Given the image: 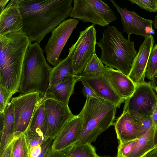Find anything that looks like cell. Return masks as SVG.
<instances>
[{
  "label": "cell",
  "mask_w": 157,
  "mask_h": 157,
  "mask_svg": "<svg viewBox=\"0 0 157 157\" xmlns=\"http://www.w3.org/2000/svg\"><path fill=\"white\" fill-rule=\"evenodd\" d=\"M23 20L22 33L39 43L69 16L72 0H15Z\"/></svg>",
  "instance_id": "1"
},
{
  "label": "cell",
  "mask_w": 157,
  "mask_h": 157,
  "mask_svg": "<svg viewBox=\"0 0 157 157\" xmlns=\"http://www.w3.org/2000/svg\"><path fill=\"white\" fill-rule=\"evenodd\" d=\"M31 42L22 33L0 35V85L13 94L18 92L25 55Z\"/></svg>",
  "instance_id": "2"
},
{
  "label": "cell",
  "mask_w": 157,
  "mask_h": 157,
  "mask_svg": "<svg viewBox=\"0 0 157 157\" xmlns=\"http://www.w3.org/2000/svg\"><path fill=\"white\" fill-rule=\"evenodd\" d=\"M117 107L98 97H87L78 115L82 121V130L75 144L94 142L98 136L113 125Z\"/></svg>",
  "instance_id": "3"
},
{
  "label": "cell",
  "mask_w": 157,
  "mask_h": 157,
  "mask_svg": "<svg viewBox=\"0 0 157 157\" xmlns=\"http://www.w3.org/2000/svg\"><path fill=\"white\" fill-rule=\"evenodd\" d=\"M97 44L101 50L100 60L106 67L115 68L128 77L137 54L134 43L124 38L115 26H108Z\"/></svg>",
  "instance_id": "4"
},
{
  "label": "cell",
  "mask_w": 157,
  "mask_h": 157,
  "mask_svg": "<svg viewBox=\"0 0 157 157\" xmlns=\"http://www.w3.org/2000/svg\"><path fill=\"white\" fill-rule=\"evenodd\" d=\"M40 43H30L25 53L18 90L21 94L37 92L44 97L48 89L52 68L47 63Z\"/></svg>",
  "instance_id": "5"
},
{
  "label": "cell",
  "mask_w": 157,
  "mask_h": 157,
  "mask_svg": "<svg viewBox=\"0 0 157 157\" xmlns=\"http://www.w3.org/2000/svg\"><path fill=\"white\" fill-rule=\"evenodd\" d=\"M74 6L69 16L90 22L94 25L108 26L117 18L113 10L101 0H74Z\"/></svg>",
  "instance_id": "6"
},
{
  "label": "cell",
  "mask_w": 157,
  "mask_h": 157,
  "mask_svg": "<svg viewBox=\"0 0 157 157\" xmlns=\"http://www.w3.org/2000/svg\"><path fill=\"white\" fill-rule=\"evenodd\" d=\"M76 42L69 48L74 73L80 75L95 53L96 32L92 25L79 32Z\"/></svg>",
  "instance_id": "7"
},
{
  "label": "cell",
  "mask_w": 157,
  "mask_h": 157,
  "mask_svg": "<svg viewBox=\"0 0 157 157\" xmlns=\"http://www.w3.org/2000/svg\"><path fill=\"white\" fill-rule=\"evenodd\" d=\"M41 96L37 92L21 94L11 99L14 117V135L17 136L27 130Z\"/></svg>",
  "instance_id": "8"
},
{
  "label": "cell",
  "mask_w": 157,
  "mask_h": 157,
  "mask_svg": "<svg viewBox=\"0 0 157 157\" xmlns=\"http://www.w3.org/2000/svg\"><path fill=\"white\" fill-rule=\"evenodd\" d=\"M157 102V95L150 81L136 85L132 95L125 101L123 111L151 116Z\"/></svg>",
  "instance_id": "9"
},
{
  "label": "cell",
  "mask_w": 157,
  "mask_h": 157,
  "mask_svg": "<svg viewBox=\"0 0 157 157\" xmlns=\"http://www.w3.org/2000/svg\"><path fill=\"white\" fill-rule=\"evenodd\" d=\"M78 21L74 18L64 20L52 30L45 51L47 60L54 67L58 64L61 51Z\"/></svg>",
  "instance_id": "10"
},
{
  "label": "cell",
  "mask_w": 157,
  "mask_h": 157,
  "mask_svg": "<svg viewBox=\"0 0 157 157\" xmlns=\"http://www.w3.org/2000/svg\"><path fill=\"white\" fill-rule=\"evenodd\" d=\"M44 106L48 120V128L45 137L46 140L49 138L54 139L67 122L75 115L68 106L52 99L44 98Z\"/></svg>",
  "instance_id": "11"
},
{
  "label": "cell",
  "mask_w": 157,
  "mask_h": 157,
  "mask_svg": "<svg viewBox=\"0 0 157 157\" xmlns=\"http://www.w3.org/2000/svg\"><path fill=\"white\" fill-rule=\"evenodd\" d=\"M110 1L120 15L123 31L127 34L128 40H130V36L132 34L141 36L144 38L155 34L152 27L154 21L144 18L135 12L130 11L125 7L123 8L120 7L114 0H110Z\"/></svg>",
  "instance_id": "12"
},
{
  "label": "cell",
  "mask_w": 157,
  "mask_h": 157,
  "mask_svg": "<svg viewBox=\"0 0 157 157\" xmlns=\"http://www.w3.org/2000/svg\"><path fill=\"white\" fill-rule=\"evenodd\" d=\"M79 76V81L90 87L98 97L109 101L117 108H120L125 101L115 90L105 74L101 75Z\"/></svg>",
  "instance_id": "13"
},
{
  "label": "cell",
  "mask_w": 157,
  "mask_h": 157,
  "mask_svg": "<svg viewBox=\"0 0 157 157\" xmlns=\"http://www.w3.org/2000/svg\"><path fill=\"white\" fill-rule=\"evenodd\" d=\"M154 42L152 35L145 38L132 61L128 77L136 85L146 82L144 80L146 68Z\"/></svg>",
  "instance_id": "14"
},
{
  "label": "cell",
  "mask_w": 157,
  "mask_h": 157,
  "mask_svg": "<svg viewBox=\"0 0 157 157\" xmlns=\"http://www.w3.org/2000/svg\"><path fill=\"white\" fill-rule=\"evenodd\" d=\"M82 121L78 115H74L65 124L54 139L52 148L53 151L63 149L74 145L82 131Z\"/></svg>",
  "instance_id": "15"
},
{
  "label": "cell",
  "mask_w": 157,
  "mask_h": 157,
  "mask_svg": "<svg viewBox=\"0 0 157 157\" xmlns=\"http://www.w3.org/2000/svg\"><path fill=\"white\" fill-rule=\"evenodd\" d=\"M23 28L22 18L15 0H11L0 13V35L22 33Z\"/></svg>",
  "instance_id": "16"
},
{
  "label": "cell",
  "mask_w": 157,
  "mask_h": 157,
  "mask_svg": "<svg viewBox=\"0 0 157 157\" xmlns=\"http://www.w3.org/2000/svg\"><path fill=\"white\" fill-rule=\"evenodd\" d=\"M105 74L122 99L125 101L132 95L136 85L128 76L118 70L106 66Z\"/></svg>",
  "instance_id": "17"
},
{
  "label": "cell",
  "mask_w": 157,
  "mask_h": 157,
  "mask_svg": "<svg viewBox=\"0 0 157 157\" xmlns=\"http://www.w3.org/2000/svg\"><path fill=\"white\" fill-rule=\"evenodd\" d=\"M113 125L120 143L138 139V132L136 124L128 111H123L122 114L117 119Z\"/></svg>",
  "instance_id": "18"
},
{
  "label": "cell",
  "mask_w": 157,
  "mask_h": 157,
  "mask_svg": "<svg viewBox=\"0 0 157 157\" xmlns=\"http://www.w3.org/2000/svg\"><path fill=\"white\" fill-rule=\"evenodd\" d=\"M79 79V75H76L56 85L49 86L43 97L56 100L68 106L70 97L74 93L75 85Z\"/></svg>",
  "instance_id": "19"
},
{
  "label": "cell",
  "mask_w": 157,
  "mask_h": 157,
  "mask_svg": "<svg viewBox=\"0 0 157 157\" xmlns=\"http://www.w3.org/2000/svg\"><path fill=\"white\" fill-rule=\"evenodd\" d=\"M44 97H41L25 134L45 138L48 128V120L44 108Z\"/></svg>",
  "instance_id": "20"
},
{
  "label": "cell",
  "mask_w": 157,
  "mask_h": 157,
  "mask_svg": "<svg viewBox=\"0 0 157 157\" xmlns=\"http://www.w3.org/2000/svg\"><path fill=\"white\" fill-rule=\"evenodd\" d=\"M3 114V125L2 131L0 132V156L2 154L7 146L15 137L13 107L11 101L6 108Z\"/></svg>",
  "instance_id": "21"
},
{
  "label": "cell",
  "mask_w": 157,
  "mask_h": 157,
  "mask_svg": "<svg viewBox=\"0 0 157 157\" xmlns=\"http://www.w3.org/2000/svg\"><path fill=\"white\" fill-rule=\"evenodd\" d=\"M75 75L70 56L64 59H61L58 65L52 68L49 74V86L56 85Z\"/></svg>",
  "instance_id": "22"
},
{
  "label": "cell",
  "mask_w": 157,
  "mask_h": 157,
  "mask_svg": "<svg viewBox=\"0 0 157 157\" xmlns=\"http://www.w3.org/2000/svg\"><path fill=\"white\" fill-rule=\"evenodd\" d=\"M155 129L152 126L145 134L136 139L133 147L126 157H144L155 148L153 142Z\"/></svg>",
  "instance_id": "23"
},
{
  "label": "cell",
  "mask_w": 157,
  "mask_h": 157,
  "mask_svg": "<svg viewBox=\"0 0 157 157\" xmlns=\"http://www.w3.org/2000/svg\"><path fill=\"white\" fill-rule=\"evenodd\" d=\"M105 73V66L94 53L80 76L101 75Z\"/></svg>",
  "instance_id": "24"
},
{
  "label": "cell",
  "mask_w": 157,
  "mask_h": 157,
  "mask_svg": "<svg viewBox=\"0 0 157 157\" xmlns=\"http://www.w3.org/2000/svg\"><path fill=\"white\" fill-rule=\"evenodd\" d=\"M95 147L90 143L75 144L73 146L71 157H99Z\"/></svg>",
  "instance_id": "25"
},
{
  "label": "cell",
  "mask_w": 157,
  "mask_h": 157,
  "mask_svg": "<svg viewBox=\"0 0 157 157\" xmlns=\"http://www.w3.org/2000/svg\"><path fill=\"white\" fill-rule=\"evenodd\" d=\"M12 157H30L28 141L24 133L16 136Z\"/></svg>",
  "instance_id": "26"
},
{
  "label": "cell",
  "mask_w": 157,
  "mask_h": 157,
  "mask_svg": "<svg viewBox=\"0 0 157 157\" xmlns=\"http://www.w3.org/2000/svg\"><path fill=\"white\" fill-rule=\"evenodd\" d=\"M132 116L137 128L138 138L145 134L153 125L151 116L136 113H130Z\"/></svg>",
  "instance_id": "27"
},
{
  "label": "cell",
  "mask_w": 157,
  "mask_h": 157,
  "mask_svg": "<svg viewBox=\"0 0 157 157\" xmlns=\"http://www.w3.org/2000/svg\"><path fill=\"white\" fill-rule=\"evenodd\" d=\"M157 72V43L152 48L147 64L145 77L152 80Z\"/></svg>",
  "instance_id": "28"
},
{
  "label": "cell",
  "mask_w": 157,
  "mask_h": 157,
  "mask_svg": "<svg viewBox=\"0 0 157 157\" xmlns=\"http://www.w3.org/2000/svg\"><path fill=\"white\" fill-rule=\"evenodd\" d=\"M132 4H137L140 7L151 12H157V0H130Z\"/></svg>",
  "instance_id": "29"
},
{
  "label": "cell",
  "mask_w": 157,
  "mask_h": 157,
  "mask_svg": "<svg viewBox=\"0 0 157 157\" xmlns=\"http://www.w3.org/2000/svg\"><path fill=\"white\" fill-rule=\"evenodd\" d=\"M13 94L0 85V113H3Z\"/></svg>",
  "instance_id": "30"
},
{
  "label": "cell",
  "mask_w": 157,
  "mask_h": 157,
  "mask_svg": "<svg viewBox=\"0 0 157 157\" xmlns=\"http://www.w3.org/2000/svg\"><path fill=\"white\" fill-rule=\"evenodd\" d=\"M136 140L120 143L117 148L116 157H126L133 147Z\"/></svg>",
  "instance_id": "31"
},
{
  "label": "cell",
  "mask_w": 157,
  "mask_h": 157,
  "mask_svg": "<svg viewBox=\"0 0 157 157\" xmlns=\"http://www.w3.org/2000/svg\"><path fill=\"white\" fill-rule=\"evenodd\" d=\"M73 145L57 151H52L51 147L47 151L44 157H71Z\"/></svg>",
  "instance_id": "32"
},
{
  "label": "cell",
  "mask_w": 157,
  "mask_h": 157,
  "mask_svg": "<svg viewBox=\"0 0 157 157\" xmlns=\"http://www.w3.org/2000/svg\"><path fill=\"white\" fill-rule=\"evenodd\" d=\"M25 134L28 141L29 154L30 151L33 147L38 146H41L47 140L44 137Z\"/></svg>",
  "instance_id": "33"
},
{
  "label": "cell",
  "mask_w": 157,
  "mask_h": 157,
  "mask_svg": "<svg viewBox=\"0 0 157 157\" xmlns=\"http://www.w3.org/2000/svg\"><path fill=\"white\" fill-rule=\"evenodd\" d=\"M54 139L49 138L41 145V151L37 157H44L48 150L52 147Z\"/></svg>",
  "instance_id": "34"
},
{
  "label": "cell",
  "mask_w": 157,
  "mask_h": 157,
  "mask_svg": "<svg viewBox=\"0 0 157 157\" xmlns=\"http://www.w3.org/2000/svg\"><path fill=\"white\" fill-rule=\"evenodd\" d=\"M16 136L7 146L2 154L0 157H12L13 145Z\"/></svg>",
  "instance_id": "35"
},
{
  "label": "cell",
  "mask_w": 157,
  "mask_h": 157,
  "mask_svg": "<svg viewBox=\"0 0 157 157\" xmlns=\"http://www.w3.org/2000/svg\"><path fill=\"white\" fill-rule=\"evenodd\" d=\"M82 83L83 86L82 93L84 96L86 98L87 97H98L94 91L90 87L83 83Z\"/></svg>",
  "instance_id": "36"
},
{
  "label": "cell",
  "mask_w": 157,
  "mask_h": 157,
  "mask_svg": "<svg viewBox=\"0 0 157 157\" xmlns=\"http://www.w3.org/2000/svg\"><path fill=\"white\" fill-rule=\"evenodd\" d=\"M41 146H38L33 147L30 151V157H37L40 154L41 150Z\"/></svg>",
  "instance_id": "37"
},
{
  "label": "cell",
  "mask_w": 157,
  "mask_h": 157,
  "mask_svg": "<svg viewBox=\"0 0 157 157\" xmlns=\"http://www.w3.org/2000/svg\"><path fill=\"white\" fill-rule=\"evenodd\" d=\"M151 117L153 125L155 128L157 126V102L153 110Z\"/></svg>",
  "instance_id": "38"
},
{
  "label": "cell",
  "mask_w": 157,
  "mask_h": 157,
  "mask_svg": "<svg viewBox=\"0 0 157 157\" xmlns=\"http://www.w3.org/2000/svg\"><path fill=\"white\" fill-rule=\"evenodd\" d=\"M150 82L153 89L157 93V75H155Z\"/></svg>",
  "instance_id": "39"
},
{
  "label": "cell",
  "mask_w": 157,
  "mask_h": 157,
  "mask_svg": "<svg viewBox=\"0 0 157 157\" xmlns=\"http://www.w3.org/2000/svg\"><path fill=\"white\" fill-rule=\"evenodd\" d=\"M144 157H157V148H155Z\"/></svg>",
  "instance_id": "40"
},
{
  "label": "cell",
  "mask_w": 157,
  "mask_h": 157,
  "mask_svg": "<svg viewBox=\"0 0 157 157\" xmlns=\"http://www.w3.org/2000/svg\"><path fill=\"white\" fill-rule=\"evenodd\" d=\"M9 0H0V13L5 8V6Z\"/></svg>",
  "instance_id": "41"
},
{
  "label": "cell",
  "mask_w": 157,
  "mask_h": 157,
  "mask_svg": "<svg viewBox=\"0 0 157 157\" xmlns=\"http://www.w3.org/2000/svg\"><path fill=\"white\" fill-rule=\"evenodd\" d=\"M153 142L155 148H157V126L155 128L154 131Z\"/></svg>",
  "instance_id": "42"
},
{
  "label": "cell",
  "mask_w": 157,
  "mask_h": 157,
  "mask_svg": "<svg viewBox=\"0 0 157 157\" xmlns=\"http://www.w3.org/2000/svg\"><path fill=\"white\" fill-rule=\"evenodd\" d=\"M153 25H154L155 29H157V15L155 16Z\"/></svg>",
  "instance_id": "43"
},
{
  "label": "cell",
  "mask_w": 157,
  "mask_h": 157,
  "mask_svg": "<svg viewBox=\"0 0 157 157\" xmlns=\"http://www.w3.org/2000/svg\"><path fill=\"white\" fill-rule=\"evenodd\" d=\"M157 75V72H156V74L155 75Z\"/></svg>",
  "instance_id": "44"
},
{
  "label": "cell",
  "mask_w": 157,
  "mask_h": 157,
  "mask_svg": "<svg viewBox=\"0 0 157 157\" xmlns=\"http://www.w3.org/2000/svg\"><path fill=\"white\" fill-rule=\"evenodd\" d=\"M99 157H100V156Z\"/></svg>",
  "instance_id": "45"
}]
</instances>
